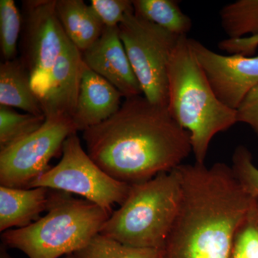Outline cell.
<instances>
[{
    "label": "cell",
    "mask_w": 258,
    "mask_h": 258,
    "mask_svg": "<svg viewBox=\"0 0 258 258\" xmlns=\"http://www.w3.org/2000/svg\"><path fill=\"white\" fill-rule=\"evenodd\" d=\"M89 157L113 179L134 184L176 169L192 152L187 131L167 107L125 98L114 115L83 132Z\"/></svg>",
    "instance_id": "6da1fadb"
},
{
    "label": "cell",
    "mask_w": 258,
    "mask_h": 258,
    "mask_svg": "<svg viewBox=\"0 0 258 258\" xmlns=\"http://www.w3.org/2000/svg\"><path fill=\"white\" fill-rule=\"evenodd\" d=\"M176 169L181 201L161 257L231 258L236 233L257 198L225 163Z\"/></svg>",
    "instance_id": "7a4b0ae2"
},
{
    "label": "cell",
    "mask_w": 258,
    "mask_h": 258,
    "mask_svg": "<svg viewBox=\"0 0 258 258\" xmlns=\"http://www.w3.org/2000/svg\"><path fill=\"white\" fill-rule=\"evenodd\" d=\"M168 110L189 132L196 162L205 164L212 139L237 123V111L217 98L190 45L179 37L168 68Z\"/></svg>",
    "instance_id": "3957f363"
},
{
    "label": "cell",
    "mask_w": 258,
    "mask_h": 258,
    "mask_svg": "<svg viewBox=\"0 0 258 258\" xmlns=\"http://www.w3.org/2000/svg\"><path fill=\"white\" fill-rule=\"evenodd\" d=\"M111 215L88 200L54 190L45 216L27 227L3 232L1 239L5 246L28 258H59L84 247L100 234Z\"/></svg>",
    "instance_id": "277c9868"
},
{
    "label": "cell",
    "mask_w": 258,
    "mask_h": 258,
    "mask_svg": "<svg viewBox=\"0 0 258 258\" xmlns=\"http://www.w3.org/2000/svg\"><path fill=\"white\" fill-rule=\"evenodd\" d=\"M177 169L132 184L119 208L112 212L101 235L132 247L161 251L181 201Z\"/></svg>",
    "instance_id": "5b68a950"
},
{
    "label": "cell",
    "mask_w": 258,
    "mask_h": 258,
    "mask_svg": "<svg viewBox=\"0 0 258 258\" xmlns=\"http://www.w3.org/2000/svg\"><path fill=\"white\" fill-rule=\"evenodd\" d=\"M120 40L146 98L168 106V68L179 37L155 24L127 13L118 25Z\"/></svg>",
    "instance_id": "8992f818"
},
{
    "label": "cell",
    "mask_w": 258,
    "mask_h": 258,
    "mask_svg": "<svg viewBox=\"0 0 258 258\" xmlns=\"http://www.w3.org/2000/svg\"><path fill=\"white\" fill-rule=\"evenodd\" d=\"M34 187L79 195L112 213L115 205L125 201L132 184L113 179L102 170L83 150L76 132L64 142L58 164L35 180L30 188Z\"/></svg>",
    "instance_id": "52a82bcc"
},
{
    "label": "cell",
    "mask_w": 258,
    "mask_h": 258,
    "mask_svg": "<svg viewBox=\"0 0 258 258\" xmlns=\"http://www.w3.org/2000/svg\"><path fill=\"white\" fill-rule=\"evenodd\" d=\"M55 4L56 0L22 3L20 59L40 98L46 90L51 70L70 41L57 18Z\"/></svg>",
    "instance_id": "ba28073f"
},
{
    "label": "cell",
    "mask_w": 258,
    "mask_h": 258,
    "mask_svg": "<svg viewBox=\"0 0 258 258\" xmlns=\"http://www.w3.org/2000/svg\"><path fill=\"white\" fill-rule=\"evenodd\" d=\"M38 130L0 152V184L28 189L50 169L49 163L62 152L66 139L76 133L71 118H45Z\"/></svg>",
    "instance_id": "9c48e42d"
},
{
    "label": "cell",
    "mask_w": 258,
    "mask_h": 258,
    "mask_svg": "<svg viewBox=\"0 0 258 258\" xmlns=\"http://www.w3.org/2000/svg\"><path fill=\"white\" fill-rule=\"evenodd\" d=\"M189 42L217 98L237 110L249 91L258 86V56L224 55L198 40L189 38Z\"/></svg>",
    "instance_id": "30bf717a"
},
{
    "label": "cell",
    "mask_w": 258,
    "mask_h": 258,
    "mask_svg": "<svg viewBox=\"0 0 258 258\" xmlns=\"http://www.w3.org/2000/svg\"><path fill=\"white\" fill-rule=\"evenodd\" d=\"M82 57L88 68L113 85L123 98L143 95L120 40L118 27H105L101 37L82 52Z\"/></svg>",
    "instance_id": "8fae6325"
},
{
    "label": "cell",
    "mask_w": 258,
    "mask_h": 258,
    "mask_svg": "<svg viewBox=\"0 0 258 258\" xmlns=\"http://www.w3.org/2000/svg\"><path fill=\"white\" fill-rule=\"evenodd\" d=\"M84 66L82 52L69 41L51 70L46 90L40 98L45 118L72 119Z\"/></svg>",
    "instance_id": "7c38bea8"
},
{
    "label": "cell",
    "mask_w": 258,
    "mask_h": 258,
    "mask_svg": "<svg viewBox=\"0 0 258 258\" xmlns=\"http://www.w3.org/2000/svg\"><path fill=\"white\" fill-rule=\"evenodd\" d=\"M123 95L106 79L85 64L72 120L76 132L100 124L121 106Z\"/></svg>",
    "instance_id": "4fadbf2b"
},
{
    "label": "cell",
    "mask_w": 258,
    "mask_h": 258,
    "mask_svg": "<svg viewBox=\"0 0 258 258\" xmlns=\"http://www.w3.org/2000/svg\"><path fill=\"white\" fill-rule=\"evenodd\" d=\"M52 189L0 186V232L23 228L40 218L48 210Z\"/></svg>",
    "instance_id": "5bb4252c"
},
{
    "label": "cell",
    "mask_w": 258,
    "mask_h": 258,
    "mask_svg": "<svg viewBox=\"0 0 258 258\" xmlns=\"http://www.w3.org/2000/svg\"><path fill=\"white\" fill-rule=\"evenodd\" d=\"M0 106L45 116L40 98L32 88L30 73L20 57L0 64Z\"/></svg>",
    "instance_id": "9a60e30c"
},
{
    "label": "cell",
    "mask_w": 258,
    "mask_h": 258,
    "mask_svg": "<svg viewBox=\"0 0 258 258\" xmlns=\"http://www.w3.org/2000/svg\"><path fill=\"white\" fill-rule=\"evenodd\" d=\"M55 10L66 36L81 52L101 37L104 25L83 0H56Z\"/></svg>",
    "instance_id": "2e32d148"
},
{
    "label": "cell",
    "mask_w": 258,
    "mask_h": 258,
    "mask_svg": "<svg viewBox=\"0 0 258 258\" xmlns=\"http://www.w3.org/2000/svg\"><path fill=\"white\" fill-rule=\"evenodd\" d=\"M134 14L178 36L187 35L192 22L175 0H134Z\"/></svg>",
    "instance_id": "e0dca14e"
},
{
    "label": "cell",
    "mask_w": 258,
    "mask_h": 258,
    "mask_svg": "<svg viewBox=\"0 0 258 258\" xmlns=\"http://www.w3.org/2000/svg\"><path fill=\"white\" fill-rule=\"evenodd\" d=\"M220 21L228 39L258 35V0H238L220 11Z\"/></svg>",
    "instance_id": "ac0fdd59"
},
{
    "label": "cell",
    "mask_w": 258,
    "mask_h": 258,
    "mask_svg": "<svg viewBox=\"0 0 258 258\" xmlns=\"http://www.w3.org/2000/svg\"><path fill=\"white\" fill-rule=\"evenodd\" d=\"M45 119L43 115L20 113L10 107L0 106V152L36 132Z\"/></svg>",
    "instance_id": "d6986e66"
},
{
    "label": "cell",
    "mask_w": 258,
    "mask_h": 258,
    "mask_svg": "<svg viewBox=\"0 0 258 258\" xmlns=\"http://www.w3.org/2000/svg\"><path fill=\"white\" fill-rule=\"evenodd\" d=\"M74 254L76 258H161L157 249L132 247L101 234Z\"/></svg>",
    "instance_id": "ffe728a7"
},
{
    "label": "cell",
    "mask_w": 258,
    "mask_h": 258,
    "mask_svg": "<svg viewBox=\"0 0 258 258\" xmlns=\"http://www.w3.org/2000/svg\"><path fill=\"white\" fill-rule=\"evenodd\" d=\"M22 14L13 0H0V46L3 61L17 58Z\"/></svg>",
    "instance_id": "44dd1931"
},
{
    "label": "cell",
    "mask_w": 258,
    "mask_h": 258,
    "mask_svg": "<svg viewBox=\"0 0 258 258\" xmlns=\"http://www.w3.org/2000/svg\"><path fill=\"white\" fill-rule=\"evenodd\" d=\"M231 258H258V198L236 233Z\"/></svg>",
    "instance_id": "7402d4cb"
},
{
    "label": "cell",
    "mask_w": 258,
    "mask_h": 258,
    "mask_svg": "<svg viewBox=\"0 0 258 258\" xmlns=\"http://www.w3.org/2000/svg\"><path fill=\"white\" fill-rule=\"evenodd\" d=\"M232 170L242 186L258 198V168L254 165L252 153L244 146H238L232 158Z\"/></svg>",
    "instance_id": "603a6c76"
},
{
    "label": "cell",
    "mask_w": 258,
    "mask_h": 258,
    "mask_svg": "<svg viewBox=\"0 0 258 258\" xmlns=\"http://www.w3.org/2000/svg\"><path fill=\"white\" fill-rule=\"evenodd\" d=\"M90 6L106 28L118 27L127 13L134 12L131 0H91Z\"/></svg>",
    "instance_id": "cb8c5ba5"
},
{
    "label": "cell",
    "mask_w": 258,
    "mask_h": 258,
    "mask_svg": "<svg viewBox=\"0 0 258 258\" xmlns=\"http://www.w3.org/2000/svg\"><path fill=\"white\" fill-rule=\"evenodd\" d=\"M236 111L237 121L248 125L258 137V86L249 91Z\"/></svg>",
    "instance_id": "d4e9b609"
},
{
    "label": "cell",
    "mask_w": 258,
    "mask_h": 258,
    "mask_svg": "<svg viewBox=\"0 0 258 258\" xmlns=\"http://www.w3.org/2000/svg\"><path fill=\"white\" fill-rule=\"evenodd\" d=\"M220 50L230 55L239 54L244 56H252L258 47V35L239 39H225L218 43Z\"/></svg>",
    "instance_id": "484cf974"
},
{
    "label": "cell",
    "mask_w": 258,
    "mask_h": 258,
    "mask_svg": "<svg viewBox=\"0 0 258 258\" xmlns=\"http://www.w3.org/2000/svg\"><path fill=\"white\" fill-rule=\"evenodd\" d=\"M0 258H12L3 246H1V249H0Z\"/></svg>",
    "instance_id": "4316f807"
},
{
    "label": "cell",
    "mask_w": 258,
    "mask_h": 258,
    "mask_svg": "<svg viewBox=\"0 0 258 258\" xmlns=\"http://www.w3.org/2000/svg\"><path fill=\"white\" fill-rule=\"evenodd\" d=\"M64 258H76V256L74 255V254H69V255H66V257Z\"/></svg>",
    "instance_id": "83f0119b"
}]
</instances>
